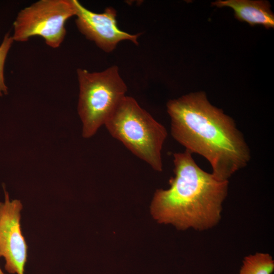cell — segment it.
<instances>
[{"mask_svg": "<svg viewBox=\"0 0 274 274\" xmlns=\"http://www.w3.org/2000/svg\"><path fill=\"white\" fill-rule=\"evenodd\" d=\"M79 94L78 113L82 123V136H92L126 96L127 86L118 67L100 72L77 70Z\"/></svg>", "mask_w": 274, "mask_h": 274, "instance_id": "obj_4", "label": "cell"}, {"mask_svg": "<svg viewBox=\"0 0 274 274\" xmlns=\"http://www.w3.org/2000/svg\"><path fill=\"white\" fill-rule=\"evenodd\" d=\"M175 176L169 188L157 189L151 213L159 223L171 224L179 230L203 231L221 219L228 181H220L202 169L187 150L173 154Z\"/></svg>", "mask_w": 274, "mask_h": 274, "instance_id": "obj_2", "label": "cell"}, {"mask_svg": "<svg viewBox=\"0 0 274 274\" xmlns=\"http://www.w3.org/2000/svg\"><path fill=\"white\" fill-rule=\"evenodd\" d=\"M73 1L79 31L103 51L112 52L123 41L138 45L140 34H130L121 30L117 25V11L114 8L109 7L104 12L97 13L86 8L78 1Z\"/></svg>", "mask_w": 274, "mask_h": 274, "instance_id": "obj_7", "label": "cell"}, {"mask_svg": "<svg viewBox=\"0 0 274 274\" xmlns=\"http://www.w3.org/2000/svg\"><path fill=\"white\" fill-rule=\"evenodd\" d=\"M14 40L9 32L5 34L0 45V96L7 94L8 87L4 77V66L8 53Z\"/></svg>", "mask_w": 274, "mask_h": 274, "instance_id": "obj_10", "label": "cell"}, {"mask_svg": "<svg viewBox=\"0 0 274 274\" xmlns=\"http://www.w3.org/2000/svg\"><path fill=\"white\" fill-rule=\"evenodd\" d=\"M22 208L19 200H10L5 190V200L0 202V257L5 260V269L12 274H24L27 259V246L20 226Z\"/></svg>", "mask_w": 274, "mask_h": 274, "instance_id": "obj_6", "label": "cell"}, {"mask_svg": "<svg viewBox=\"0 0 274 274\" xmlns=\"http://www.w3.org/2000/svg\"><path fill=\"white\" fill-rule=\"evenodd\" d=\"M75 15L73 0L39 1L18 13L13 23V39L24 42L40 36L49 47L58 48L66 35V22Z\"/></svg>", "mask_w": 274, "mask_h": 274, "instance_id": "obj_5", "label": "cell"}, {"mask_svg": "<svg viewBox=\"0 0 274 274\" xmlns=\"http://www.w3.org/2000/svg\"><path fill=\"white\" fill-rule=\"evenodd\" d=\"M105 125L113 137L136 156L154 170H162L161 151L167 138V130L134 98L126 95Z\"/></svg>", "mask_w": 274, "mask_h": 274, "instance_id": "obj_3", "label": "cell"}, {"mask_svg": "<svg viewBox=\"0 0 274 274\" xmlns=\"http://www.w3.org/2000/svg\"><path fill=\"white\" fill-rule=\"evenodd\" d=\"M274 270V260L268 253H256L246 256L239 274H271Z\"/></svg>", "mask_w": 274, "mask_h": 274, "instance_id": "obj_9", "label": "cell"}, {"mask_svg": "<svg viewBox=\"0 0 274 274\" xmlns=\"http://www.w3.org/2000/svg\"><path fill=\"white\" fill-rule=\"evenodd\" d=\"M0 274H5L3 271L2 270V269L0 268Z\"/></svg>", "mask_w": 274, "mask_h": 274, "instance_id": "obj_11", "label": "cell"}, {"mask_svg": "<svg viewBox=\"0 0 274 274\" xmlns=\"http://www.w3.org/2000/svg\"><path fill=\"white\" fill-rule=\"evenodd\" d=\"M166 107L173 138L191 154L204 157L216 179L228 181L248 164L250 151L242 133L232 118L210 104L204 92L169 100Z\"/></svg>", "mask_w": 274, "mask_h": 274, "instance_id": "obj_1", "label": "cell"}, {"mask_svg": "<svg viewBox=\"0 0 274 274\" xmlns=\"http://www.w3.org/2000/svg\"><path fill=\"white\" fill-rule=\"evenodd\" d=\"M218 7H228L234 12L235 17L252 26L262 25L266 28H273L274 15L270 5L265 1L227 0L212 3Z\"/></svg>", "mask_w": 274, "mask_h": 274, "instance_id": "obj_8", "label": "cell"}]
</instances>
